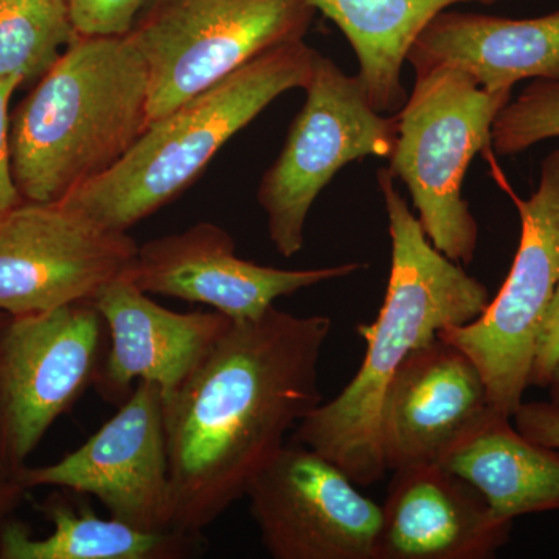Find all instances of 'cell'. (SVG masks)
<instances>
[{
	"label": "cell",
	"instance_id": "cell-1",
	"mask_svg": "<svg viewBox=\"0 0 559 559\" xmlns=\"http://www.w3.org/2000/svg\"><path fill=\"white\" fill-rule=\"evenodd\" d=\"M329 316L272 307L231 322L200 367L164 396L173 528L202 536L322 403L319 362Z\"/></svg>",
	"mask_w": 559,
	"mask_h": 559
},
{
	"label": "cell",
	"instance_id": "cell-2",
	"mask_svg": "<svg viewBox=\"0 0 559 559\" xmlns=\"http://www.w3.org/2000/svg\"><path fill=\"white\" fill-rule=\"evenodd\" d=\"M377 178L392 241L384 301L374 322L358 326L367 345L358 373L336 399L301 419L293 436L360 487L377 484L388 471L380 448L381 409L404 360L440 331L479 318L491 300L484 283L429 241L389 168L378 170Z\"/></svg>",
	"mask_w": 559,
	"mask_h": 559
},
{
	"label": "cell",
	"instance_id": "cell-3",
	"mask_svg": "<svg viewBox=\"0 0 559 559\" xmlns=\"http://www.w3.org/2000/svg\"><path fill=\"white\" fill-rule=\"evenodd\" d=\"M148 127V70L130 35L76 36L11 117L22 200H66L110 170Z\"/></svg>",
	"mask_w": 559,
	"mask_h": 559
},
{
	"label": "cell",
	"instance_id": "cell-4",
	"mask_svg": "<svg viewBox=\"0 0 559 559\" xmlns=\"http://www.w3.org/2000/svg\"><path fill=\"white\" fill-rule=\"evenodd\" d=\"M318 55L305 40L264 51L153 121L110 170L62 204L105 229L130 230L193 186L219 150L280 95L305 90Z\"/></svg>",
	"mask_w": 559,
	"mask_h": 559
},
{
	"label": "cell",
	"instance_id": "cell-5",
	"mask_svg": "<svg viewBox=\"0 0 559 559\" xmlns=\"http://www.w3.org/2000/svg\"><path fill=\"white\" fill-rule=\"evenodd\" d=\"M510 100L511 91L484 90L466 70L443 66L415 75L396 112L389 170L409 191L429 241L462 266L479 242L463 180L474 157L491 145L492 124Z\"/></svg>",
	"mask_w": 559,
	"mask_h": 559
},
{
	"label": "cell",
	"instance_id": "cell-6",
	"mask_svg": "<svg viewBox=\"0 0 559 559\" xmlns=\"http://www.w3.org/2000/svg\"><path fill=\"white\" fill-rule=\"evenodd\" d=\"M310 0H145L132 24L150 79V124L264 51L304 40Z\"/></svg>",
	"mask_w": 559,
	"mask_h": 559
},
{
	"label": "cell",
	"instance_id": "cell-7",
	"mask_svg": "<svg viewBox=\"0 0 559 559\" xmlns=\"http://www.w3.org/2000/svg\"><path fill=\"white\" fill-rule=\"evenodd\" d=\"M304 91V108L257 191L272 246L285 259L304 249L308 215L334 176L367 156L389 159L399 127L396 114L371 106L358 75H347L325 55L316 58Z\"/></svg>",
	"mask_w": 559,
	"mask_h": 559
},
{
	"label": "cell",
	"instance_id": "cell-8",
	"mask_svg": "<svg viewBox=\"0 0 559 559\" xmlns=\"http://www.w3.org/2000/svg\"><path fill=\"white\" fill-rule=\"evenodd\" d=\"M108 331L91 301L0 325V462L27 466L53 423L94 388Z\"/></svg>",
	"mask_w": 559,
	"mask_h": 559
},
{
	"label": "cell",
	"instance_id": "cell-9",
	"mask_svg": "<svg viewBox=\"0 0 559 559\" xmlns=\"http://www.w3.org/2000/svg\"><path fill=\"white\" fill-rule=\"evenodd\" d=\"M516 204L520 246L498 296L473 322L439 333L476 364L489 403L511 418L524 403L536 334L559 282V148L544 159L538 189Z\"/></svg>",
	"mask_w": 559,
	"mask_h": 559
},
{
	"label": "cell",
	"instance_id": "cell-10",
	"mask_svg": "<svg viewBox=\"0 0 559 559\" xmlns=\"http://www.w3.org/2000/svg\"><path fill=\"white\" fill-rule=\"evenodd\" d=\"M139 245L62 202L22 201L0 215V312L43 314L92 301L123 277Z\"/></svg>",
	"mask_w": 559,
	"mask_h": 559
},
{
	"label": "cell",
	"instance_id": "cell-11",
	"mask_svg": "<svg viewBox=\"0 0 559 559\" xmlns=\"http://www.w3.org/2000/svg\"><path fill=\"white\" fill-rule=\"evenodd\" d=\"M245 498L275 559H378L382 507L329 459L289 440Z\"/></svg>",
	"mask_w": 559,
	"mask_h": 559
},
{
	"label": "cell",
	"instance_id": "cell-12",
	"mask_svg": "<svg viewBox=\"0 0 559 559\" xmlns=\"http://www.w3.org/2000/svg\"><path fill=\"white\" fill-rule=\"evenodd\" d=\"M22 487L90 495L110 516L146 532L173 528V489L164 396L139 382L130 399L79 450L46 466H24ZM179 532V530H178Z\"/></svg>",
	"mask_w": 559,
	"mask_h": 559
},
{
	"label": "cell",
	"instance_id": "cell-13",
	"mask_svg": "<svg viewBox=\"0 0 559 559\" xmlns=\"http://www.w3.org/2000/svg\"><path fill=\"white\" fill-rule=\"evenodd\" d=\"M364 267L362 263L314 270L263 266L238 257L229 231L198 223L180 234L143 242L123 277L143 293L205 305L231 322H245L261 318L280 297L349 277Z\"/></svg>",
	"mask_w": 559,
	"mask_h": 559
},
{
	"label": "cell",
	"instance_id": "cell-14",
	"mask_svg": "<svg viewBox=\"0 0 559 559\" xmlns=\"http://www.w3.org/2000/svg\"><path fill=\"white\" fill-rule=\"evenodd\" d=\"M491 409L476 364L437 336L404 360L385 393L380 418L385 469L440 465Z\"/></svg>",
	"mask_w": 559,
	"mask_h": 559
},
{
	"label": "cell",
	"instance_id": "cell-15",
	"mask_svg": "<svg viewBox=\"0 0 559 559\" xmlns=\"http://www.w3.org/2000/svg\"><path fill=\"white\" fill-rule=\"evenodd\" d=\"M91 304L108 331L94 388L116 406L143 381L159 385L162 395L176 392L231 323L218 311L178 312L160 307L124 277L105 286Z\"/></svg>",
	"mask_w": 559,
	"mask_h": 559
},
{
	"label": "cell",
	"instance_id": "cell-16",
	"mask_svg": "<svg viewBox=\"0 0 559 559\" xmlns=\"http://www.w3.org/2000/svg\"><path fill=\"white\" fill-rule=\"evenodd\" d=\"M378 559H488L510 539L473 485L441 465L393 471Z\"/></svg>",
	"mask_w": 559,
	"mask_h": 559
},
{
	"label": "cell",
	"instance_id": "cell-17",
	"mask_svg": "<svg viewBox=\"0 0 559 559\" xmlns=\"http://www.w3.org/2000/svg\"><path fill=\"white\" fill-rule=\"evenodd\" d=\"M415 75L452 66L491 92L524 80L559 81V11L530 17L443 11L407 53Z\"/></svg>",
	"mask_w": 559,
	"mask_h": 559
},
{
	"label": "cell",
	"instance_id": "cell-18",
	"mask_svg": "<svg viewBox=\"0 0 559 559\" xmlns=\"http://www.w3.org/2000/svg\"><path fill=\"white\" fill-rule=\"evenodd\" d=\"M492 407L440 463L473 485L502 520L559 510V448L528 439Z\"/></svg>",
	"mask_w": 559,
	"mask_h": 559
},
{
	"label": "cell",
	"instance_id": "cell-19",
	"mask_svg": "<svg viewBox=\"0 0 559 559\" xmlns=\"http://www.w3.org/2000/svg\"><path fill=\"white\" fill-rule=\"evenodd\" d=\"M498 0H310L337 25L355 51L358 79L378 112L396 114L407 102L403 66L433 17L459 3L495 5Z\"/></svg>",
	"mask_w": 559,
	"mask_h": 559
},
{
	"label": "cell",
	"instance_id": "cell-20",
	"mask_svg": "<svg viewBox=\"0 0 559 559\" xmlns=\"http://www.w3.org/2000/svg\"><path fill=\"white\" fill-rule=\"evenodd\" d=\"M53 524L46 538H33L22 522L0 528V559H183L200 554L202 536L167 530L146 532L109 516H97L90 506L53 495L40 507Z\"/></svg>",
	"mask_w": 559,
	"mask_h": 559
},
{
	"label": "cell",
	"instance_id": "cell-21",
	"mask_svg": "<svg viewBox=\"0 0 559 559\" xmlns=\"http://www.w3.org/2000/svg\"><path fill=\"white\" fill-rule=\"evenodd\" d=\"M79 35L69 0H0V79L38 81Z\"/></svg>",
	"mask_w": 559,
	"mask_h": 559
},
{
	"label": "cell",
	"instance_id": "cell-22",
	"mask_svg": "<svg viewBox=\"0 0 559 559\" xmlns=\"http://www.w3.org/2000/svg\"><path fill=\"white\" fill-rule=\"evenodd\" d=\"M559 138V81L535 80L507 103L492 124L499 156H516L544 140Z\"/></svg>",
	"mask_w": 559,
	"mask_h": 559
},
{
	"label": "cell",
	"instance_id": "cell-23",
	"mask_svg": "<svg viewBox=\"0 0 559 559\" xmlns=\"http://www.w3.org/2000/svg\"><path fill=\"white\" fill-rule=\"evenodd\" d=\"M145 0H69L80 35H127Z\"/></svg>",
	"mask_w": 559,
	"mask_h": 559
},
{
	"label": "cell",
	"instance_id": "cell-24",
	"mask_svg": "<svg viewBox=\"0 0 559 559\" xmlns=\"http://www.w3.org/2000/svg\"><path fill=\"white\" fill-rule=\"evenodd\" d=\"M21 84L24 79L20 75L0 79V215L24 201L14 182L10 150V102Z\"/></svg>",
	"mask_w": 559,
	"mask_h": 559
},
{
	"label": "cell",
	"instance_id": "cell-25",
	"mask_svg": "<svg viewBox=\"0 0 559 559\" xmlns=\"http://www.w3.org/2000/svg\"><path fill=\"white\" fill-rule=\"evenodd\" d=\"M559 362V282L549 301L538 334H536L535 352H533L530 385L547 388L551 371Z\"/></svg>",
	"mask_w": 559,
	"mask_h": 559
},
{
	"label": "cell",
	"instance_id": "cell-26",
	"mask_svg": "<svg viewBox=\"0 0 559 559\" xmlns=\"http://www.w3.org/2000/svg\"><path fill=\"white\" fill-rule=\"evenodd\" d=\"M513 418L516 429L528 439L559 448V411L550 403H522Z\"/></svg>",
	"mask_w": 559,
	"mask_h": 559
},
{
	"label": "cell",
	"instance_id": "cell-27",
	"mask_svg": "<svg viewBox=\"0 0 559 559\" xmlns=\"http://www.w3.org/2000/svg\"><path fill=\"white\" fill-rule=\"evenodd\" d=\"M27 489L22 487L17 473L0 462V528L9 521V516L24 498Z\"/></svg>",
	"mask_w": 559,
	"mask_h": 559
},
{
	"label": "cell",
	"instance_id": "cell-28",
	"mask_svg": "<svg viewBox=\"0 0 559 559\" xmlns=\"http://www.w3.org/2000/svg\"><path fill=\"white\" fill-rule=\"evenodd\" d=\"M547 388H549L550 393L549 403L559 411V362L557 364V367H555L554 371H551L550 381L549 384H547Z\"/></svg>",
	"mask_w": 559,
	"mask_h": 559
},
{
	"label": "cell",
	"instance_id": "cell-29",
	"mask_svg": "<svg viewBox=\"0 0 559 559\" xmlns=\"http://www.w3.org/2000/svg\"><path fill=\"white\" fill-rule=\"evenodd\" d=\"M7 319H9V316L2 314V312H0V325H2V323L5 322Z\"/></svg>",
	"mask_w": 559,
	"mask_h": 559
}]
</instances>
